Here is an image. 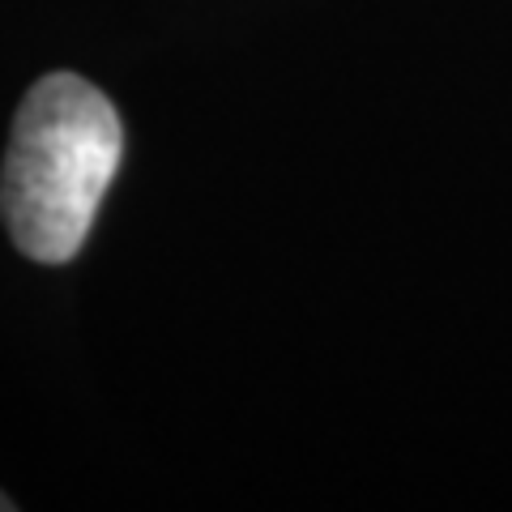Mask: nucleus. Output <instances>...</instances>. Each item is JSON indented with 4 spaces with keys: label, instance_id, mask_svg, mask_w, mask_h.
<instances>
[{
    "label": "nucleus",
    "instance_id": "1",
    "mask_svg": "<svg viewBox=\"0 0 512 512\" xmlns=\"http://www.w3.org/2000/svg\"><path fill=\"white\" fill-rule=\"evenodd\" d=\"M120 154L124 128L99 86L73 73H47L30 86L13 120L0 180L13 244L43 265L73 261Z\"/></svg>",
    "mask_w": 512,
    "mask_h": 512
},
{
    "label": "nucleus",
    "instance_id": "2",
    "mask_svg": "<svg viewBox=\"0 0 512 512\" xmlns=\"http://www.w3.org/2000/svg\"><path fill=\"white\" fill-rule=\"evenodd\" d=\"M9 508H13V504H9V500H5V495H0V512H9Z\"/></svg>",
    "mask_w": 512,
    "mask_h": 512
}]
</instances>
